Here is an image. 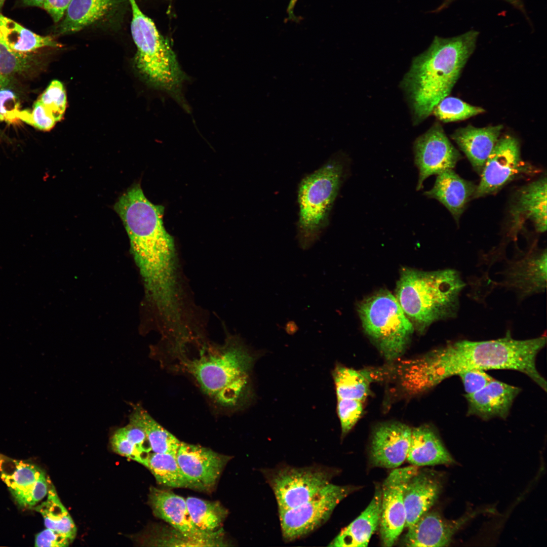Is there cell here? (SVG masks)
I'll use <instances>...</instances> for the list:
<instances>
[{
	"label": "cell",
	"mask_w": 547,
	"mask_h": 547,
	"mask_svg": "<svg viewBox=\"0 0 547 547\" xmlns=\"http://www.w3.org/2000/svg\"><path fill=\"white\" fill-rule=\"evenodd\" d=\"M442 479L429 470L419 471L407 483L404 493L408 528L428 512L437 501L442 490Z\"/></svg>",
	"instance_id": "cell-22"
},
{
	"label": "cell",
	"mask_w": 547,
	"mask_h": 547,
	"mask_svg": "<svg viewBox=\"0 0 547 547\" xmlns=\"http://www.w3.org/2000/svg\"><path fill=\"white\" fill-rule=\"evenodd\" d=\"M412 428L401 422H387L373 431L370 459L374 466L396 468L406 459Z\"/></svg>",
	"instance_id": "cell-16"
},
{
	"label": "cell",
	"mask_w": 547,
	"mask_h": 547,
	"mask_svg": "<svg viewBox=\"0 0 547 547\" xmlns=\"http://www.w3.org/2000/svg\"><path fill=\"white\" fill-rule=\"evenodd\" d=\"M356 489L330 483L307 501L279 510L284 539L293 541L315 531L328 521L338 504Z\"/></svg>",
	"instance_id": "cell-10"
},
{
	"label": "cell",
	"mask_w": 547,
	"mask_h": 547,
	"mask_svg": "<svg viewBox=\"0 0 547 547\" xmlns=\"http://www.w3.org/2000/svg\"><path fill=\"white\" fill-rule=\"evenodd\" d=\"M502 285L520 298L543 292L546 285V251L530 252L510 261L504 271Z\"/></svg>",
	"instance_id": "cell-18"
},
{
	"label": "cell",
	"mask_w": 547,
	"mask_h": 547,
	"mask_svg": "<svg viewBox=\"0 0 547 547\" xmlns=\"http://www.w3.org/2000/svg\"><path fill=\"white\" fill-rule=\"evenodd\" d=\"M521 389L495 379L479 390L464 394L467 403V414L482 420L505 419Z\"/></svg>",
	"instance_id": "cell-19"
},
{
	"label": "cell",
	"mask_w": 547,
	"mask_h": 547,
	"mask_svg": "<svg viewBox=\"0 0 547 547\" xmlns=\"http://www.w3.org/2000/svg\"><path fill=\"white\" fill-rule=\"evenodd\" d=\"M31 55L15 53L7 46L0 35V73L7 77L23 73L32 67Z\"/></svg>",
	"instance_id": "cell-37"
},
{
	"label": "cell",
	"mask_w": 547,
	"mask_h": 547,
	"mask_svg": "<svg viewBox=\"0 0 547 547\" xmlns=\"http://www.w3.org/2000/svg\"><path fill=\"white\" fill-rule=\"evenodd\" d=\"M223 533L209 537L185 535L174 528L160 531L149 542L157 546H222L227 545L222 537Z\"/></svg>",
	"instance_id": "cell-34"
},
{
	"label": "cell",
	"mask_w": 547,
	"mask_h": 547,
	"mask_svg": "<svg viewBox=\"0 0 547 547\" xmlns=\"http://www.w3.org/2000/svg\"><path fill=\"white\" fill-rule=\"evenodd\" d=\"M24 4L29 6L43 7L45 0H22Z\"/></svg>",
	"instance_id": "cell-46"
},
{
	"label": "cell",
	"mask_w": 547,
	"mask_h": 547,
	"mask_svg": "<svg viewBox=\"0 0 547 547\" xmlns=\"http://www.w3.org/2000/svg\"><path fill=\"white\" fill-rule=\"evenodd\" d=\"M457 375L463 384L465 394L474 393L494 379L486 371L481 369L466 370Z\"/></svg>",
	"instance_id": "cell-41"
},
{
	"label": "cell",
	"mask_w": 547,
	"mask_h": 547,
	"mask_svg": "<svg viewBox=\"0 0 547 547\" xmlns=\"http://www.w3.org/2000/svg\"><path fill=\"white\" fill-rule=\"evenodd\" d=\"M406 460L416 466L449 464L454 462L437 432L427 425L412 428Z\"/></svg>",
	"instance_id": "cell-26"
},
{
	"label": "cell",
	"mask_w": 547,
	"mask_h": 547,
	"mask_svg": "<svg viewBox=\"0 0 547 547\" xmlns=\"http://www.w3.org/2000/svg\"><path fill=\"white\" fill-rule=\"evenodd\" d=\"M456 0H444L442 4L434 12H438L448 7L452 2ZM509 3L515 8L524 12V9L521 0H504Z\"/></svg>",
	"instance_id": "cell-45"
},
{
	"label": "cell",
	"mask_w": 547,
	"mask_h": 547,
	"mask_svg": "<svg viewBox=\"0 0 547 547\" xmlns=\"http://www.w3.org/2000/svg\"><path fill=\"white\" fill-rule=\"evenodd\" d=\"M5 1V0H0V9H1L3 6Z\"/></svg>",
	"instance_id": "cell-49"
},
{
	"label": "cell",
	"mask_w": 547,
	"mask_h": 547,
	"mask_svg": "<svg viewBox=\"0 0 547 547\" xmlns=\"http://www.w3.org/2000/svg\"><path fill=\"white\" fill-rule=\"evenodd\" d=\"M297 0H291L288 7V13L289 18L293 19L295 18L293 14V9Z\"/></svg>",
	"instance_id": "cell-47"
},
{
	"label": "cell",
	"mask_w": 547,
	"mask_h": 547,
	"mask_svg": "<svg viewBox=\"0 0 547 547\" xmlns=\"http://www.w3.org/2000/svg\"><path fill=\"white\" fill-rule=\"evenodd\" d=\"M37 100L53 113L57 122L61 120L67 106V96L60 81H52Z\"/></svg>",
	"instance_id": "cell-36"
},
{
	"label": "cell",
	"mask_w": 547,
	"mask_h": 547,
	"mask_svg": "<svg viewBox=\"0 0 547 547\" xmlns=\"http://www.w3.org/2000/svg\"><path fill=\"white\" fill-rule=\"evenodd\" d=\"M484 112L485 110L481 107L449 96L440 101L433 111L435 116L444 123L465 120Z\"/></svg>",
	"instance_id": "cell-35"
},
{
	"label": "cell",
	"mask_w": 547,
	"mask_h": 547,
	"mask_svg": "<svg viewBox=\"0 0 547 547\" xmlns=\"http://www.w3.org/2000/svg\"><path fill=\"white\" fill-rule=\"evenodd\" d=\"M158 483L170 488L192 489L191 484L180 467L176 456L170 453H149L144 465Z\"/></svg>",
	"instance_id": "cell-30"
},
{
	"label": "cell",
	"mask_w": 547,
	"mask_h": 547,
	"mask_svg": "<svg viewBox=\"0 0 547 547\" xmlns=\"http://www.w3.org/2000/svg\"><path fill=\"white\" fill-rule=\"evenodd\" d=\"M342 174V163L331 159L300 183L298 240L303 249L312 246L327 224Z\"/></svg>",
	"instance_id": "cell-7"
},
{
	"label": "cell",
	"mask_w": 547,
	"mask_h": 547,
	"mask_svg": "<svg viewBox=\"0 0 547 547\" xmlns=\"http://www.w3.org/2000/svg\"><path fill=\"white\" fill-rule=\"evenodd\" d=\"M362 401L348 399H337V413L342 436H345L357 423L363 412Z\"/></svg>",
	"instance_id": "cell-38"
},
{
	"label": "cell",
	"mask_w": 547,
	"mask_h": 547,
	"mask_svg": "<svg viewBox=\"0 0 547 547\" xmlns=\"http://www.w3.org/2000/svg\"><path fill=\"white\" fill-rule=\"evenodd\" d=\"M187 507L191 519L200 530L215 532L220 526L227 515V510L219 501H211L196 497L185 499Z\"/></svg>",
	"instance_id": "cell-33"
},
{
	"label": "cell",
	"mask_w": 547,
	"mask_h": 547,
	"mask_svg": "<svg viewBox=\"0 0 547 547\" xmlns=\"http://www.w3.org/2000/svg\"><path fill=\"white\" fill-rule=\"evenodd\" d=\"M168 354L174 368L190 375L219 405L239 408L250 399L256 356L239 340L230 339L223 345L199 344L194 352L171 346Z\"/></svg>",
	"instance_id": "cell-3"
},
{
	"label": "cell",
	"mask_w": 547,
	"mask_h": 547,
	"mask_svg": "<svg viewBox=\"0 0 547 547\" xmlns=\"http://www.w3.org/2000/svg\"><path fill=\"white\" fill-rule=\"evenodd\" d=\"M110 443L115 453L144 464L145 458L126 435L122 427L114 433L111 438Z\"/></svg>",
	"instance_id": "cell-40"
},
{
	"label": "cell",
	"mask_w": 547,
	"mask_h": 547,
	"mask_svg": "<svg viewBox=\"0 0 547 547\" xmlns=\"http://www.w3.org/2000/svg\"><path fill=\"white\" fill-rule=\"evenodd\" d=\"M231 457L199 445L181 442L176 459L192 489L210 490Z\"/></svg>",
	"instance_id": "cell-15"
},
{
	"label": "cell",
	"mask_w": 547,
	"mask_h": 547,
	"mask_svg": "<svg viewBox=\"0 0 547 547\" xmlns=\"http://www.w3.org/2000/svg\"><path fill=\"white\" fill-rule=\"evenodd\" d=\"M520 150V142L515 137H499L486 161L473 199L494 194L512 181L539 172L522 160Z\"/></svg>",
	"instance_id": "cell-11"
},
{
	"label": "cell",
	"mask_w": 547,
	"mask_h": 547,
	"mask_svg": "<svg viewBox=\"0 0 547 547\" xmlns=\"http://www.w3.org/2000/svg\"><path fill=\"white\" fill-rule=\"evenodd\" d=\"M72 541L63 534L46 528L37 534L35 538V546L66 547Z\"/></svg>",
	"instance_id": "cell-43"
},
{
	"label": "cell",
	"mask_w": 547,
	"mask_h": 547,
	"mask_svg": "<svg viewBox=\"0 0 547 547\" xmlns=\"http://www.w3.org/2000/svg\"><path fill=\"white\" fill-rule=\"evenodd\" d=\"M414 150L415 163L419 170L418 190L422 188L424 181L428 177L453 169L462 158L439 123L417 138Z\"/></svg>",
	"instance_id": "cell-13"
},
{
	"label": "cell",
	"mask_w": 547,
	"mask_h": 547,
	"mask_svg": "<svg viewBox=\"0 0 547 547\" xmlns=\"http://www.w3.org/2000/svg\"><path fill=\"white\" fill-rule=\"evenodd\" d=\"M546 341L545 335L518 340L508 332L494 340L450 342L403 365L400 383L406 393L415 395L466 370L505 369L524 373L546 392V381L536 364Z\"/></svg>",
	"instance_id": "cell-1"
},
{
	"label": "cell",
	"mask_w": 547,
	"mask_h": 547,
	"mask_svg": "<svg viewBox=\"0 0 547 547\" xmlns=\"http://www.w3.org/2000/svg\"><path fill=\"white\" fill-rule=\"evenodd\" d=\"M0 35L12 51L21 55H31L43 48L61 47L52 37L36 34L1 14Z\"/></svg>",
	"instance_id": "cell-28"
},
{
	"label": "cell",
	"mask_w": 547,
	"mask_h": 547,
	"mask_svg": "<svg viewBox=\"0 0 547 547\" xmlns=\"http://www.w3.org/2000/svg\"><path fill=\"white\" fill-rule=\"evenodd\" d=\"M18 119L42 131L51 130L58 122L54 115L38 100L34 103L31 112L20 111Z\"/></svg>",
	"instance_id": "cell-39"
},
{
	"label": "cell",
	"mask_w": 547,
	"mask_h": 547,
	"mask_svg": "<svg viewBox=\"0 0 547 547\" xmlns=\"http://www.w3.org/2000/svg\"><path fill=\"white\" fill-rule=\"evenodd\" d=\"M465 286L453 269L406 267L400 272L395 296L414 329L422 333L433 323L457 316L459 295Z\"/></svg>",
	"instance_id": "cell-5"
},
{
	"label": "cell",
	"mask_w": 547,
	"mask_h": 547,
	"mask_svg": "<svg viewBox=\"0 0 547 547\" xmlns=\"http://www.w3.org/2000/svg\"><path fill=\"white\" fill-rule=\"evenodd\" d=\"M332 376L337 399L363 401L366 398L370 381L367 372L337 365Z\"/></svg>",
	"instance_id": "cell-32"
},
{
	"label": "cell",
	"mask_w": 547,
	"mask_h": 547,
	"mask_svg": "<svg viewBox=\"0 0 547 547\" xmlns=\"http://www.w3.org/2000/svg\"><path fill=\"white\" fill-rule=\"evenodd\" d=\"M125 0H72L58 27L59 34L78 32L114 12Z\"/></svg>",
	"instance_id": "cell-27"
},
{
	"label": "cell",
	"mask_w": 547,
	"mask_h": 547,
	"mask_svg": "<svg viewBox=\"0 0 547 547\" xmlns=\"http://www.w3.org/2000/svg\"><path fill=\"white\" fill-rule=\"evenodd\" d=\"M130 423L145 434L153 453H170L176 456L181 441L156 421L140 405H134Z\"/></svg>",
	"instance_id": "cell-29"
},
{
	"label": "cell",
	"mask_w": 547,
	"mask_h": 547,
	"mask_svg": "<svg viewBox=\"0 0 547 547\" xmlns=\"http://www.w3.org/2000/svg\"><path fill=\"white\" fill-rule=\"evenodd\" d=\"M479 34L471 30L451 37L435 36L429 47L414 58L402 85L409 97L415 122L427 118L449 95L475 49Z\"/></svg>",
	"instance_id": "cell-4"
},
{
	"label": "cell",
	"mask_w": 547,
	"mask_h": 547,
	"mask_svg": "<svg viewBox=\"0 0 547 547\" xmlns=\"http://www.w3.org/2000/svg\"><path fill=\"white\" fill-rule=\"evenodd\" d=\"M114 209L129 237L147 297L160 312L175 310L180 304L175 249L164 226V207L150 202L136 183L120 196Z\"/></svg>",
	"instance_id": "cell-2"
},
{
	"label": "cell",
	"mask_w": 547,
	"mask_h": 547,
	"mask_svg": "<svg viewBox=\"0 0 547 547\" xmlns=\"http://www.w3.org/2000/svg\"><path fill=\"white\" fill-rule=\"evenodd\" d=\"M358 312L365 333L387 360L403 354L415 329L395 295L377 292L361 302Z\"/></svg>",
	"instance_id": "cell-8"
},
{
	"label": "cell",
	"mask_w": 547,
	"mask_h": 547,
	"mask_svg": "<svg viewBox=\"0 0 547 547\" xmlns=\"http://www.w3.org/2000/svg\"><path fill=\"white\" fill-rule=\"evenodd\" d=\"M503 127L502 125L483 128L468 125L457 129L451 136L465 154L473 169L480 175L500 136Z\"/></svg>",
	"instance_id": "cell-23"
},
{
	"label": "cell",
	"mask_w": 547,
	"mask_h": 547,
	"mask_svg": "<svg viewBox=\"0 0 547 547\" xmlns=\"http://www.w3.org/2000/svg\"><path fill=\"white\" fill-rule=\"evenodd\" d=\"M128 1L132 13L131 32L137 49L136 68L153 87L179 98L185 75L174 52L136 1Z\"/></svg>",
	"instance_id": "cell-6"
},
{
	"label": "cell",
	"mask_w": 547,
	"mask_h": 547,
	"mask_svg": "<svg viewBox=\"0 0 547 547\" xmlns=\"http://www.w3.org/2000/svg\"><path fill=\"white\" fill-rule=\"evenodd\" d=\"M148 502L155 516L185 535L209 537L223 533L222 529L212 533L198 529L191 519L185 499L171 491L151 487Z\"/></svg>",
	"instance_id": "cell-20"
},
{
	"label": "cell",
	"mask_w": 547,
	"mask_h": 547,
	"mask_svg": "<svg viewBox=\"0 0 547 547\" xmlns=\"http://www.w3.org/2000/svg\"><path fill=\"white\" fill-rule=\"evenodd\" d=\"M271 488L279 510L299 505L317 494L336 474L328 467L312 465L301 467L281 465L263 470Z\"/></svg>",
	"instance_id": "cell-9"
},
{
	"label": "cell",
	"mask_w": 547,
	"mask_h": 547,
	"mask_svg": "<svg viewBox=\"0 0 547 547\" xmlns=\"http://www.w3.org/2000/svg\"><path fill=\"white\" fill-rule=\"evenodd\" d=\"M477 187L474 182L460 177L453 169H448L437 175L433 188L424 194L442 204L457 223L473 199Z\"/></svg>",
	"instance_id": "cell-24"
},
{
	"label": "cell",
	"mask_w": 547,
	"mask_h": 547,
	"mask_svg": "<svg viewBox=\"0 0 547 547\" xmlns=\"http://www.w3.org/2000/svg\"><path fill=\"white\" fill-rule=\"evenodd\" d=\"M513 227L530 220L536 231L546 230V178L542 176L520 188L515 193L511 210Z\"/></svg>",
	"instance_id": "cell-21"
},
{
	"label": "cell",
	"mask_w": 547,
	"mask_h": 547,
	"mask_svg": "<svg viewBox=\"0 0 547 547\" xmlns=\"http://www.w3.org/2000/svg\"><path fill=\"white\" fill-rule=\"evenodd\" d=\"M72 0H45L43 8L49 14L53 21L57 23L64 17Z\"/></svg>",
	"instance_id": "cell-44"
},
{
	"label": "cell",
	"mask_w": 547,
	"mask_h": 547,
	"mask_svg": "<svg viewBox=\"0 0 547 547\" xmlns=\"http://www.w3.org/2000/svg\"><path fill=\"white\" fill-rule=\"evenodd\" d=\"M479 513L475 511L449 520L437 512L428 511L407 528L403 543L410 547L448 546L458 530Z\"/></svg>",
	"instance_id": "cell-17"
},
{
	"label": "cell",
	"mask_w": 547,
	"mask_h": 547,
	"mask_svg": "<svg viewBox=\"0 0 547 547\" xmlns=\"http://www.w3.org/2000/svg\"><path fill=\"white\" fill-rule=\"evenodd\" d=\"M35 510L43 516L47 528L63 534L72 541L73 540L76 534V527L52 485H50L46 500L36 507Z\"/></svg>",
	"instance_id": "cell-31"
},
{
	"label": "cell",
	"mask_w": 547,
	"mask_h": 547,
	"mask_svg": "<svg viewBox=\"0 0 547 547\" xmlns=\"http://www.w3.org/2000/svg\"><path fill=\"white\" fill-rule=\"evenodd\" d=\"M6 87L0 89V121L12 122L18 119L19 101L15 92Z\"/></svg>",
	"instance_id": "cell-42"
},
{
	"label": "cell",
	"mask_w": 547,
	"mask_h": 547,
	"mask_svg": "<svg viewBox=\"0 0 547 547\" xmlns=\"http://www.w3.org/2000/svg\"><path fill=\"white\" fill-rule=\"evenodd\" d=\"M418 470L417 466L414 465L396 468L382 484L379 526L382 546H393L405 527L404 490L409 480Z\"/></svg>",
	"instance_id": "cell-12"
},
{
	"label": "cell",
	"mask_w": 547,
	"mask_h": 547,
	"mask_svg": "<svg viewBox=\"0 0 547 547\" xmlns=\"http://www.w3.org/2000/svg\"><path fill=\"white\" fill-rule=\"evenodd\" d=\"M381 488L376 487L374 496L366 509L330 542L329 546H367L373 534L379 526L381 517Z\"/></svg>",
	"instance_id": "cell-25"
},
{
	"label": "cell",
	"mask_w": 547,
	"mask_h": 547,
	"mask_svg": "<svg viewBox=\"0 0 547 547\" xmlns=\"http://www.w3.org/2000/svg\"><path fill=\"white\" fill-rule=\"evenodd\" d=\"M0 476L21 506H33L47 495L51 482L43 471L31 462L0 454Z\"/></svg>",
	"instance_id": "cell-14"
},
{
	"label": "cell",
	"mask_w": 547,
	"mask_h": 547,
	"mask_svg": "<svg viewBox=\"0 0 547 547\" xmlns=\"http://www.w3.org/2000/svg\"><path fill=\"white\" fill-rule=\"evenodd\" d=\"M9 78L0 73V89L7 87L9 84Z\"/></svg>",
	"instance_id": "cell-48"
}]
</instances>
